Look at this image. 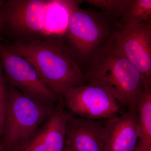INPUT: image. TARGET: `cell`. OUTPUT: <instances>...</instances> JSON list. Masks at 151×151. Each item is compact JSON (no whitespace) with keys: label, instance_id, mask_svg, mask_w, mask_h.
Segmentation results:
<instances>
[{"label":"cell","instance_id":"6da1fadb","mask_svg":"<svg viewBox=\"0 0 151 151\" xmlns=\"http://www.w3.org/2000/svg\"><path fill=\"white\" fill-rule=\"evenodd\" d=\"M9 44L33 65L44 82L60 97L68 89L86 82L81 65L62 36Z\"/></svg>","mask_w":151,"mask_h":151},{"label":"cell","instance_id":"7a4b0ae2","mask_svg":"<svg viewBox=\"0 0 151 151\" xmlns=\"http://www.w3.org/2000/svg\"><path fill=\"white\" fill-rule=\"evenodd\" d=\"M84 75L86 82L107 88L123 107L137 108L144 81L112 37L94 55Z\"/></svg>","mask_w":151,"mask_h":151},{"label":"cell","instance_id":"3957f363","mask_svg":"<svg viewBox=\"0 0 151 151\" xmlns=\"http://www.w3.org/2000/svg\"><path fill=\"white\" fill-rule=\"evenodd\" d=\"M76 4L63 36L81 67H88L94 55L111 37L116 22L102 11Z\"/></svg>","mask_w":151,"mask_h":151},{"label":"cell","instance_id":"277c9868","mask_svg":"<svg viewBox=\"0 0 151 151\" xmlns=\"http://www.w3.org/2000/svg\"><path fill=\"white\" fill-rule=\"evenodd\" d=\"M8 86L4 134L6 145L22 147L47 120L53 109Z\"/></svg>","mask_w":151,"mask_h":151},{"label":"cell","instance_id":"5b68a950","mask_svg":"<svg viewBox=\"0 0 151 151\" xmlns=\"http://www.w3.org/2000/svg\"><path fill=\"white\" fill-rule=\"evenodd\" d=\"M0 62L7 84L40 103L52 108L60 97L47 86L33 65L0 40Z\"/></svg>","mask_w":151,"mask_h":151},{"label":"cell","instance_id":"8992f818","mask_svg":"<svg viewBox=\"0 0 151 151\" xmlns=\"http://www.w3.org/2000/svg\"><path fill=\"white\" fill-rule=\"evenodd\" d=\"M47 0L0 1L4 18L2 31L16 38L14 42H29L46 36L44 17Z\"/></svg>","mask_w":151,"mask_h":151},{"label":"cell","instance_id":"52a82bcc","mask_svg":"<svg viewBox=\"0 0 151 151\" xmlns=\"http://www.w3.org/2000/svg\"><path fill=\"white\" fill-rule=\"evenodd\" d=\"M63 100L74 116L98 120L113 119L124 113L122 105L107 88L87 82L68 89Z\"/></svg>","mask_w":151,"mask_h":151},{"label":"cell","instance_id":"ba28073f","mask_svg":"<svg viewBox=\"0 0 151 151\" xmlns=\"http://www.w3.org/2000/svg\"><path fill=\"white\" fill-rule=\"evenodd\" d=\"M112 38L140 73L145 88L151 87V19L139 24L116 22Z\"/></svg>","mask_w":151,"mask_h":151},{"label":"cell","instance_id":"9c48e42d","mask_svg":"<svg viewBox=\"0 0 151 151\" xmlns=\"http://www.w3.org/2000/svg\"><path fill=\"white\" fill-rule=\"evenodd\" d=\"M64 106L62 97H60L58 105L45 124L21 147L19 151H64L69 116L65 113Z\"/></svg>","mask_w":151,"mask_h":151},{"label":"cell","instance_id":"30bf717a","mask_svg":"<svg viewBox=\"0 0 151 151\" xmlns=\"http://www.w3.org/2000/svg\"><path fill=\"white\" fill-rule=\"evenodd\" d=\"M106 142L104 124L98 120L69 116L65 147L70 151H105Z\"/></svg>","mask_w":151,"mask_h":151},{"label":"cell","instance_id":"8fae6325","mask_svg":"<svg viewBox=\"0 0 151 151\" xmlns=\"http://www.w3.org/2000/svg\"><path fill=\"white\" fill-rule=\"evenodd\" d=\"M105 151H135L139 141L137 108L106 120Z\"/></svg>","mask_w":151,"mask_h":151},{"label":"cell","instance_id":"7c38bea8","mask_svg":"<svg viewBox=\"0 0 151 151\" xmlns=\"http://www.w3.org/2000/svg\"><path fill=\"white\" fill-rule=\"evenodd\" d=\"M82 1L47 0L44 17L45 32L46 36L64 35L67 29L73 7Z\"/></svg>","mask_w":151,"mask_h":151},{"label":"cell","instance_id":"4fadbf2b","mask_svg":"<svg viewBox=\"0 0 151 151\" xmlns=\"http://www.w3.org/2000/svg\"><path fill=\"white\" fill-rule=\"evenodd\" d=\"M137 111L139 141L135 151H151V87L144 89Z\"/></svg>","mask_w":151,"mask_h":151},{"label":"cell","instance_id":"5bb4252c","mask_svg":"<svg viewBox=\"0 0 151 151\" xmlns=\"http://www.w3.org/2000/svg\"><path fill=\"white\" fill-rule=\"evenodd\" d=\"M150 19L151 0H129L122 17L117 22L139 24Z\"/></svg>","mask_w":151,"mask_h":151},{"label":"cell","instance_id":"9a60e30c","mask_svg":"<svg viewBox=\"0 0 151 151\" xmlns=\"http://www.w3.org/2000/svg\"><path fill=\"white\" fill-rule=\"evenodd\" d=\"M86 2L96 7L116 22L122 17L129 0H86Z\"/></svg>","mask_w":151,"mask_h":151},{"label":"cell","instance_id":"2e32d148","mask_svg":"<svg viewBox=\"0 0 151 151\" xmlns=\"http://www.w3.org/2000/svg\"><path fill=\"white\" fill-rule=\"evenodd\" d=\"M8 98V86L0 62V136L3 137Z\"/></svg>","mask_w":151,"mask_h":151},{"label":"cell","instance_id":"e0dca14e","mask_svg":"<svg viewBox=\"0 0 151 151\" xmlns=\"http://www.w3.org/2000/svg\"><path fill=\"white\" fill-rule=\"evenodd\" d=\"M3 26H4V18H3L2 13L0 10V32L2 31Z\"/></svg>","mask_w":151,"mask_h":151},{"label":"cell","instance_id":"ac0fdd59","mask_svg":"<svg viewBox=\"0 0 151 151\" xmlns=\"http://www.w3.org/2000/svg\"><path fill=\"white\" fill-rule=\"evenodd\" d=\"M64 151H70V150H69L68 148L66 147H65V150H64Z\"/></svg>","mask_w":151,"mask_h":151}]
</instances>
